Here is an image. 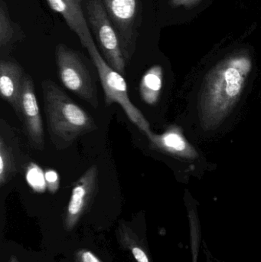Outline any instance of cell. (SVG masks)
<instances>
[{
	"label": "cell",
	"instance_id": "19",
	"mask_svg": "<svg viewBox=\"0 0 261 262\" xmlns=\"http://www.w3.org/2000/svg\"><path fill=\"white\" fill-rule=\"evenodd\" d=\"M9 262H20L19 260L18 259L15 255H11L10 258H9Z\"/></svg>",
	"mask_w": 261,
	"mask_h": 262
},
{
	"label": "cell",
	"instance_id": "13",
	"mask_svg": "<svg viewBox=\"0 0 261 262\" xmlns=\"http://www.w3.org/2000/svg\"><path fill=\"white\" fill-rule=\"evenodd\" d=\"M15 35V29L10 19L7 6L3 0L0 5V46L6 47L12 42Z\"/></svg>",
	"mask_w": 261,
	"mask_h": 262
},
{
	"label": "cell",
	"instance_id": "14",
	"mask_svg": "<svg viewBox=\"0 0 261 262\" xmlns=\"http://www.w3.org/2000/svg\"><path fill=\"white\" fill-rule=\"evenodd\" d=\"M27 180L29 185L36 191L44 190L45 177L42 171L35 164H31L27 172Z\"/></svg>",
	"mask_w": 261,
	"mask_h": 262
},
{
	"label": "cell",
	"instance_id": "10",
	"mask_svg": "<svg viewBox=\"0 0 261 262\" xmlns=\"http://www.w3.org/2000/svg\"><path fill=\"white\" fill-rule=\"evenodd\" d=\"M117 238L121 246L130 251L136 262H152L140 238L131 228L123 222L118 227Z\"/></svg>",
	"mask_w": 261,
	"mask_h": 262
},
{
	"label": "cell",
	"instance_id": "8",
	"mask_svg": "<svg viewBox=\"0 0 261 262\" xmlns=\"http://www.w3.org/2000/svg\"><path fill=\"white\" fill-rule=\"evenodd\" d=\"M26 74L21 66L13 61H0V94L21 118V95Z\"/></svg>",
	"mask_w": 261,
	"mask_h": 262
},
{
	"label": "cell",
	"instance_id": "11",
	"mask_svg": "<svg viewBox=\"0 0 261 262\" xmlns=\"http://www.w3.org/2000/svg\"><path fill=\"white\" fill-rule=\"evenodd\" d=\"M162 88V69L156 66L149 69L143 76L139 85L141 98L147 104H153L157 101Z\"/></svg>",
	"mask_w": 261,
	"mask_h": 262
},
{
	"label": "cell",
	"instance_id": "9",
	"mask_svg": "<svg viewBox=\"0 0 261 262\" xmlns=\"http://www.w3.org/2000/svg\"><path fill=\"white\" fill-rule=\"evenodd\" d=\"M84 0H46L54 12L62 15L66 23L79 38L83 46L93 41L82 9Z\"/></svg>",
	"mask_w": 261,
	"mask_h": 262
},
{
	"label": "cell",
	"instance_id": "6",
	"mask_svg": "<svg viewBox=\"0 0 261 262\" xmlns=\"http://www.w3.org/2000/svg\"><path fill=\"white\" fill-rule=\"evenodd\" d=\"M98 166L93 165L75 183L63 221L66 232L76 227L93 203L98 192Z\"/></svg>",
	"mask_w": 261,
	"mask_h": 262
},
{
	"label": "cell",
	"instance_id": "5",
	"mask_svg": "<svg viewBox=\"0 0 261 262\" xmlns=\"http://www.w3.org/2000/svg\"><path fill=\"white\" fill-rule=\"evenodd\" d=\"M117 32L126 62H130L137 38L139 0H102Z\"/></svg>",
	"mask_w": 261,
	"mask_h": 262
},
{
	"label": "cell",
	"instance_id": "1",
	"mask_svg": "<svg viewBox=\"0 0 261 262\" xmlns=\"http://www.w3.org/2000/svg\"><path fill=\"white\" fill-rule=\"evenodd\" d=\"M44 110L48 131L55 147L67 149L79 137L97 130L93 118L52 80H44Z\"/></svg>",
	"mask_w": 261,
	"mask_h": 262
},
{
	"label": "cell",
	"instance_id": "12",
	"mask_svg": "<svg viewBox=\"0 0 261 262\" xmlns=\"http://www.w3.org/2000/svg\"><path fill=\"white\" fill-rule=\"evenodd\" d=\"M17 172L16 161L10 146L0 138V186L3 187Z\"/></svg>",
	"mask_w": 261,
	"mask_h": 262
},
{
	"label": "cell",
	"instance_id": "7",
	"mask_svg": "<svg viewBox=\"0 0 261 262\" xmlns=\"http://www.w3.org/2000/svg\"><path fill=\"white\" fill-rule=\"evenodd\" d=\"M24 123L29 143L34 149L44 148V131L38 100L35 96L33 80L26 74L21 95V118Z\"/></svg>",
	"mask_w": 261,
	"mask_h": 262
},
{
	"label": "cell",
	"instance_id": "2",
	"mask_svg": "<svg viewBox=\"0 0 261 262\" xmlns=\"http://www.w3.org/2000/svg\"><path fill=\"white\" fill-rule=\"evenodd\" d=\"M87 49L93 64L96 67L105 95L106 105L117 103L125 112L129 119L142 132H150L149 124L142 112L131 102L128 89L124 77L112 69L100 53L94 41H90L84 46Z\"/></svg>",
	"mask_w": 261,
	"mask_h": 262
},
{
	"label": "cell",
	"instance_id": "15",
	"mask_svg": "<svg viewBox=\"0 0 261 262\" xmlns=\"http://www.w3.org/2000/svg\"><path fill=\"white\" fill-rule=\"evenodd\" d=\"M225 79L228 81V93L231 96L237 95L241 87L240 73L235 67L227 69L225 73Z\"/></svg>",
	"mask_w": 261,
	"mask_h": 262
},
{
	"label": "cell",
	"instance_id": "3",
	"mask_svg": "<svg viewBox=\"0 0 261 262\" xmlns=\"http://www.w3.org/2000/svg\"><path fill=\"white\" fill-rule=\"evenodd\" d=\"M55 55L58 75L64 87L98 108L96 84L81 55L63 44L57 46Z\"/></svg>",
	"mask_w": 261,
	"mask_h": 262
},
{
	"label": "cell",
	"instance_id": "18",
	"mask_svg": "<svg viewBox=\"0 0 261 262\" xmlns=\"http://www.w3.org/2000/svg\"><path fill=\"white\" fill-rule=\"evenodd\" d=\"M199 0H172V5L174 6H190L196 4Z\"/></svg>",
	"mask_w": 261,
	"mask_h": 262
},
{
	"label": "cell",
	"instance_id": "16",
	"mask_svg": "<svg viewBox=\"0 0 261 262\" xmlns=\"http://www.w3.org/2000/svg\"><path fill=\"white\" fill-rule=\"evenodd\" d=\"M75 262H103L91 251L88 249H78L75 255Z\"/></svg>",
	"mask_w": 261,
	"mask_h": 262
},
{
	"label": "cell",
	"instance_id": "17",
	"mask_svg": "<svg viewBox=\"0 0 261 262\" xmlns=\"http://www.w3.org/2000/svg\"><path fill=\"white\" fill-rule=\"evenodd\" d=\"M46 185L52 193H55L59 187V177L58 173L52 169H49L44 173Z\"/></svg>",
	"mask_w": 261,
	"mask_h": 262
},
{
	"label": "cell",
	"instance_id": "4",
	"mask_svg": "<svg viewBox=\"0 0 261 262\" xmlns=\"http://www.w3.org/2000/svg\"><path fill=\"white\" fill-rule=\"evenodd\" d=\"M87 18L107 64L122 75L126 62L117 32L107 15L102 0H89Z\"/></svg>",
	"mask_w": 261,
	"mask_h": 262
}]
</instances>
